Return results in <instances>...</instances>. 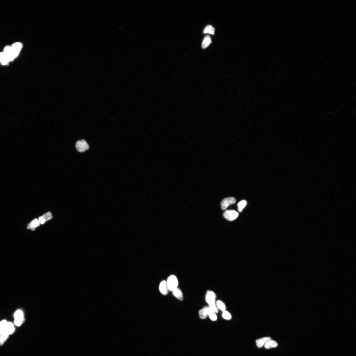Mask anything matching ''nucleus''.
Returning a JSON list of instances; mask_svg holds the SVG:
<instances>
[{"mask_svg": "<svg viewBox=\"0 0 356 356\" xmlns=\"http://www.w3.org/2000/svg\"><path fill=\"white\" fill-rule=\"evenodd\" d=\"M278 346V343L274 340H270L268 341L264 345V347L267 349L276 348Z\"/></svg>", "mask_w": 356, "mask_h": 356, "instance_id": "dca6fc26", "label": "nucleus"}, {"mask_svg": "<svg viewBox=\"0 0 356 356\" xmlns=\"http://www.w3.org/2000/svg\"><path fill=\"white\" fill-rule=\"evenodd\" d=\"M40 222L37 219H35L32 220L27 226V229H31V231H34L36 227L39 226Z\"/></svg>", "mask_w": 356, "mask_h": 356, "instance_id": "4468645a", "label": "nucleus"}, {"mask_svg": "<svg viewBox=\"0 0 356 356\" xmlns=\"http://www.w3.org/2000/svg\"><path fill=\"white\" fill-rule=\"evenodd\" d=\"M247 202L245 200H243L239 202L238 204V212H241L243 209L245 208L247 205Z\"/></svg>", "mask_w": 356, "mask_h": 356, "instance_id": "4be33fe9", "label": "nucleus"}, {"mask_svg": "<svg viewBox=\"0 0 356 356\" xmlns=\"http://www.w3.org/2000/svg\"><path fill=\"white\" fill-rule=\"evenodd\" d=\"M222 316L223 318L227 320H230L232 318V316L231 314L229 312L226 311L223 312Z\"/></svg>", "mask_w": 356, "mask_h": 356, "instance_id": "393cba45", "label": "nucleus"}, {"mask_svg": "<svg viewBox=\"0 0 356 356\" xmlns=\"http://www.w3.org/2000/svg\"><path fill=\"white\" fill-rule=\"evenodd\" d=\"M159 289L161 293L164 295H166L168 293V287L167 282L165 281L161 282L159 286Z\"/></svg>", "mask_w": 356, "mask_h": 356, "instance_id": "ddd939ff", "label": "nucleus"}, {"mask_svg": "<svg viewBox=\"0 0 356 356\" xmlns=\"http://www.w3.org/2000/svg\"><path fill=\"white\" fill-rule=\"evenodd\" d=\"M12 50L15 57H17L20 53L22 47V44L20 42L14 43L11 46Z\"/></svg>", "mask_w": 356, "mask_h": 356, "instance_id": "0eeeda50", "label": "nucleus"}, {"mask_svg": "<svg viewBox=\"0 0 356 356\" xmlns=\"http://www.w3.org/2000/svg\"><path fill=\"white\" fill-rule=\"evenodd\" d=\"M75 147L77 150L80 153H83L89 148V145L84 140L77 141Z\"/></svg>", "mask_w": 356, "mask_h": 356, "instance_id": "20e7f679", "label": "nucleus"}, {"mask_svg": "<svg viewBox=\"0 0 356 356\" xmlns=\"http://www.w3.org/2000/svg\"><path fill=\"white\" fill-rule=\"evenodd\" d=\"M216 295L213 291L208 290L206 295V300L209 304V307L216 313L218 312L217 307L215 304Z\"/></svg>", "mask_w": 356, "mask_h": 356, "instance_id": "f257e3e1", "label": "nucleus"}, {"mask_svg": "<svg viewBox=\"0 0 356 356\" xmlns=\"http://www.w3.org/2000/svg\"><path fill=\"white\" fill-rule=\"evenodd\" d=\"M167 284L168 290L170 291H172L176 289L178 286V281L177 277L171 275L168 278Z\"/></svg>", "mask_w": 356, "mask_h": 356, "instance_id": "f03ea898", "label": "nucleus"}, {"mask_svg": "<svg viewBox=\"0 0 356 356\" xmlns=\"http://www.w3.org/2000/svg\"><path fill=\"white\" fill-rule=\"evenodd\" d=\"M239 214L234 210H227L223 214L224 217L229 221L234 220L237 218Z\"/></svg>", "mask_w": 356, "mask_h": 356, "instance_id": "39448f33", "label": "nucleus"}, {"mask_svg": "<svg viewBox=\"0 0 356 356\" xmlns=\"http://www.w3.org/2000/svg\"><path fill=\"white\" fill-rule=\"evenodd\" d=\"M216 305L218 308L222 311L224 312L226 311V306L224 303L220 300H218L216 302Z\"/></svg>", "mask_w": 356, "mask_h": 356, "instance_id": "5701e85b", "label": "nucleus"}, {"mask_svg": "<svg viewBox=\"0 0 356 356\" xmlns=\"http://www.w3.org/2000/svg\"><path fill=\"white\" fill-rule=\"evenodd\" d=\"M173 293L174 295L177 298L181 301H182L183 300V295L182 291L177 287L176 289H175L172 290Z\"/></svg>", "mask_w": 356, "mask_h": 356, "instance_id": "f8f14e48", "label": "nucleus"}, {"mask_svg": "<svg viewBox=\"0 0 356 356\" xmlns=\"http://www.w3.org/2000/svg\"><path fill=\"white\" fill-rule=\"evenodd\" d=\"M271 339L270 337H265L257 340L256 341L257 346L258 348H261L264 346L266 343Z\"/></svg>", "mask_w": 356, "mask_h": 356, "instance_id": "9b49d317", "label": "nucleus"}, {"mask_svg": "<svg viewBox=\"0 0 356 356\" xmlns=\"http://www.w3.org/2000/svg\"><path fill=\"white\" fill-rule=\"evenodd\" d=\"M215 28L210 25H207L203 31V34H214L215 32Z\"/></svg>", "mask_w": 356, "mask_h": 356, "instance_id": "6ab92c4d", "label": "nucleus"}, {"mask_svg": "<svg viewBox=\"0 0 356 356\" xmlns=\"http://www.w3.org/2000/svg\"><path fill=\"white\" fill-rule=\"evenodd\" d=\"M15 331L14 326L13 323L9 322L6 325L5 334L8 335H11Z\"/></svg>", "mask_w": 356, "mask_h": 356, "instance_id": "9d476101", "label": "nucleus"}, {"mask_svg": "<svg viewBox=\"0 0 356 356\" xmlns=\"http://www.w3.org/2000/svg\"><path fill=\"white\" fill-rule=\"evenodd\" d=\"M14 324L17 326H20L25 321L24 314L22 310L17 311L14 314Z\"/></svg>", "mask_w": 356, "mask_h": 356, "instance_id": "7ed1b4c3", "label": "nucleus"}, {"mask_svg": "<svg viewBox=\"0 0 356 356\" xmlns=\"http://www.w3.org/2000/svg\"><path fill=\"white\" fill-rule=\"evenodd\" d=\"M9 336L6 334L0 335V345H2L4 344L5 342L8 338Z\"/></svg>", "mask_w": 356, "mask_h": 356, "instance_id": "b1692460", "label": "nucleus"}, {"mask_svg": "<svg viewBox=\"0 0 356 356\" xmlns=\"http://www.w3.org/2000/svg\"><path fill=\"white\" fill-rule=\"evenodd\" d=\"M7 322L5 320L0 322V335L5 334L6 325Z\"/></svg>", "mask_w": 356, "mask_h": 356, "instance_id": "412c9836", "label": "nucleus"}, {"mask_svg": "<svg viewBox=\"0 0 356 356\" xmlns=\"http://www.w3.org/2000/svg\"><path fill=\"white\" fill-rule=\"evenodd\" d=\"M53 218L52 214L50 212H48L45 214L43 216L39 218V221L41 224H43L46 221L51 219Z\"/></svg>", "mask_w": 356, "mask_h": 356, "instance_id": "1a4fd4ad", "label": "nucleus"}, {"mask_svg": "<svg viewBox=\"0 0 356 356\" xmlns=\"http://www.w3.org/2000/svg\"><path fill=\"white\" fill-rule=\"evenodd\" d=\"M207 311H208V315L209 316L210 319L212 321H216L217 319V316L216 314V313L209 307H208L207 308Z\"/></svg>", "mask_w": 356, "mask_h": 356, "instance_id": "a211bd4d", "label": "nucleus"}, {"mask_svg": "<svg viewBox=\"0 0 356 356\" xmlns=\"http://www.w3.org/2000/svg\"><path fill=\"white\" fill-rule=\"evenodd\" d=\"M212 42L211 38L209 35H206L204 38L202 46L203 48H205L208 47L209 45Z\"/></svg>", "mask_w": 356, "mask_h": 356, "instance_id": "f3484780", "label": "nucleus"}, {"mask_svg": "<svg viewBox=\"0 0 356 356\" xmlns=\"http://www.w3.org/2000/svg\"><path fill=\"white\" fill-rule=\"evenodd\" d=\"M208 307H205L199 312V315L200 318L202 319H204L208 316V313L207 311Z\"/></svg>", "mask_w": 356, "mask_h": 356, "instance_id": "aec40b11", "label": "nucleus"}, {"mask_svg": "<svg viewBox=\"0 0 356 356\" xmlns=\"http://www.w3.org/2000/svg\"><path fill=\"white\" fill-rule=\"evenodd\" d=\"M9 61L8 57L4 52L0 53V62L3 65H6Z\"/></svg>", "mask_w": 356, "mask_h": 356, "instance_id": "2eb2a0df", "label": "nucleus"}, {"mask_svg": "<svg viewBox=\"0 0 356 356\" xmlns=\"http://www.w3.org/2000/svg\"><path fill=\"white\" fill-rule=\"evenodd\" d=\"M236 202L235 199L233 197H229L223 199L221 203L222 209L223 210L226 209L230 205L233 204Z\"/></svg>", "mask_w": 356, "mask_h": 356, "instance_id": "423d86ee", "label": "nucleus"}, {"mask_svg": "<svg viewBox=\"0 0 356 356\" xmlns=\"http://www.w3.org/2000/svg\"><path fill=\"white\" fill-rule=\"evenodd\" d=\"M4 52L8 57L10 61H13L15 58L10 46H6L4 48Z\"/></svg>", "mask_w": 356, "mask_h": 356, "instance_id": "6e6552de", "label": "nucleus"}]
</instances>
